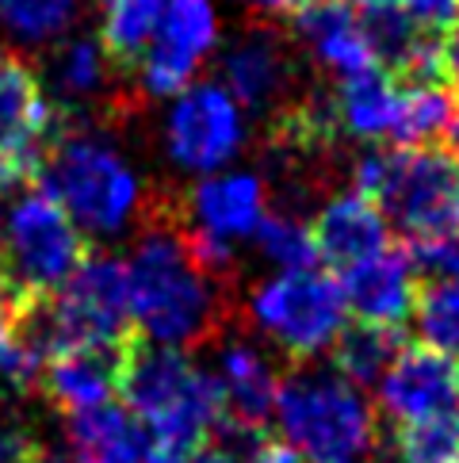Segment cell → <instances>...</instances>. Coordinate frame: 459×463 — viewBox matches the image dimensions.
<instances>
[{"label": "cell", "mask_w": 459, "mask_h": 463, "mask_svg": "<svg viewBox=\"0 0 459 463\" xmlns=\"http://www.w3.org/2000/svg\"><path fill=\"white\" fill-rule=\"evenodd\" d=\"M226 279L211 276L188 245L184 211H150V222L126 260L130 322L165 349H195L219 334Z\"/></svg>", "instance_id": "1"}, {"label": "cell", "mask_w": 459, "mask_h": 463, "mask_svg": "<svg viewBox=\"0 0 459 463\" xmlns=\"http://www.w3.org/2000/svg\"><path fill=\"white\" fill-rule=\"evenodd\" d=\"M119 399L169 463L207 449L222 425L219 379L180 353L130 337L119 356Z\"/></svg>", "instance_id": "2"}, {"label": "cell", "mask_w": 459, "mask_h": 463, "mask_svg": "<svg viewBox=\"0 0 459 463\" xmlns=\"http://www.w3.org/2000/svg\"><path fill=\"white\" fill-rule=\"evenodd\" d=\"M360 195L395 222L406 245L459 238V154L448 146H379L352 165Z\"/></svg>", "instance_id": "3"}, {"label": "cell", "mask_w": 459, "mask_h": 463, "mask_svg": "<svg viewBox=\"0 0 459 463\" xmlns=\"http://www.w3.org/2000/svg\"><path fill=\"white\" fill-rule=\"evenodd\" d=\"M20 334L46 360L80 349L123 353L135 337L126 264L111 253H89L61 291L20 314Z\"/></svg>", "instance_id": "4"}, {"label": "cell", "mask_w": 459, "mask_h": 463, "mask_svg": "<svg viewBox=\"0 0 459 463\" xmlns=\"http://www.w3.org/2000/svg\"><path fill=\"white\" fill-rule=\"evenodd\" d=\"M276 425L310 463H352L375 449V410L364 391L333 368H303L280 379Z\"/></svg>", "instance_id": "5"}, {"label": "cell", "mask_w": 459, "mask_h": 463, "mask_svg": "<svg viewBox=\"0 0 459 463\" xmlns=\"http://www.w3.org/2000/svg\"><path fill=\"white\" fill-rule=\"evenodd\" d=\"M39 180L73 219V226L96 238L123 234L142 207L135 169L89 130H70L46 157Z\"/></svg>", "instance_id": "6"}, {"label": "cell", "mask_w": 459, "mask_h": 463, "mask_svg": "<svg viewBox=\"0 0 459 463\" xmlns=\"http://www.w3.org/2000/svg\"><path fill=\"white\" fill-rule=\"evenodd\" d=\"M5 295L27 310L65 288L89 257L85 238L46 188H27L5 219Z\"/></svg>", "instance_id": "7"}, {"label": "cell", "mask_w": 459, "mask_h": 463, "mask_svg": "<svg viewBox=\"0 0 459 463\" xmlns=\"http://www.w3.org/2000/svg\"><path fill=\"white\" fill-rule=\"evenodd\" d=\"M249 314L284 356L306 364L333 349L344 318H349V303H344L341 279L306 269L265 279L253 291Z\"/></svg>", "instance_id": "8"}, {"label": "cell", "mask_w": 459, "mask_h": 463, "mask_svg": "<svg viewBox=\"0 0 459 463\" xmlns=\"http://www.w3.org/2000/svg\"><path fill=\"white\" fill-rule=\"evenodd\" d=\"M245 142V119L238 100L222 85H188L176 96L165 123L169 157L188 173L215 176Z\"/></svg>", "instance_id": "9"}, {"label": "cell", "mask_w": 459, "mask_h": 463, "mask_svg": "<svg viewBox=\"0 0 459 463\" xmlns=\"http://www.w3.org/2000/svg\"><path fill=\"white\" fill-rule=\"evenodd\" d=\"M219 85L234 96L238 108L268 111L272 119L291 104H299L291 96L295 85V58L287 31L276 24H253L222 51L219 58Z\"/></svg>", "instance_id": "10"}, {"label": "cell", "mask_w": 459, "mask_h": 463, "mask_svg": "<svg viewBox=\"0 0 459 463\" xmlns=\"http://www.w3.org/2000/svg\"><path fill=\"white\" fill-rule=\"evenodd\" d=\"M219 24L207 0H165L157 35L138 65V85L145 96H180L203 58L215 51Z\"/></svg>", "instance_id": "11"}, {"label": "cell", "mask_w": 459, "mask_h": 463, "mask_svg": "<svg viewBox=\"0 0 459 463\" xmlns=\"http://www.w3.org/2000/svg\"><path fill=\"white\" fill-rule=\"evenodd\" d=\"M375 391H379L383 413L395 425L436 418L459 406V364L425 345H406Z\"/></svg>", "instance_id": "12"}, {"label": "cell", "mask_w": 459, "mask_h": 463, "mask_svg": "<svg viewBox=\"0 0 459 463\" xmlns=\"http://www.w3.org/2000/svg\"><path fill=\"white\" fill-rule=\"evenodd\" d=\"M417 264L406 245H387L341 276L344 303L368 326H402L417 299Z\"/></svg>", "instance_id": "13"}, {"label": "cell", "mask_w": 459, "mask_h": 463, "mask_svg": "<svg viewBox=\"0 0 459 463\" xmlns=\"http://www.w3.org/2000/svg\"><path fill=\"white\" fill-rule=\"evenodd\" d=\"M287 20H291V35L337 80L379 70L364 39V27H360V12L349 0H310L306 8L287 15Z\"/></svg>", "instance_id": "14"}, {"label": "cell", "mask_w": 459, "mask_h": 463, "mask_svg": "<svg viewBox=\"0 0 459 463\" xmlns=\"http://www.w3.org/2000/svg\"><path fill=\"white\" fill-rule=\"evenodd\" d=\"M188 222L222 241L253 238L268 219V192L253 173H215L203 176L188 195Z\"/></svg>", "instance_id": "15"}, {"label": "cell", "mask_w": 459, "mask_h": 463, "mask_svg": "<svg viewBox=\"0 0 459 463\" xmlns=\"http://www.w3.org/2000/svg\"><path fill=\"white\" fill-rule=\"evenodd\" d=\"M330 108L341 135L395 146L402 127V108H406V85H398L383 70H368V73L337 80Z\"/></svg>", "instance_id": "16"}, {"label": "cell", "mask_w": 459, "mask_h": 463, "mask_svg": "<svg viewBox=\"0 0 459 463\" xmlns=\"http://www.w3.org/2000/svg\"><path fill=\"white\" fill-rule=\"evenodd\" d=\"M70 463H169L154 449L150 433L130 418L126 406H100L73 413L65 429Z\"/></svg>", "instance_id": "17"}, {"label": "cell", "mask_w": 459, "mask_h": 463, "mask_svg": "<svg viewBox=\"0 0 459 463\" xmlns=\"http://www.w3.org/2000/svg\"><path fill=\"white\" fill-rule=\"evenodd\" d=\"M314 245H318V260L344 272L387 250V219L368 195L344 192L318 211Z\"/></svg>", "instance_id": "18"}, {"label": "cell", "mask_w": 459, "mask_h": 463, "mask_svg": "<svg viewBox=\"0 0 459 463\" xmlns=\"http://www.w3.org/2000/svg\"><path fill=\"white\" fill-rule=\"evenodd\" d=\"M119 356L123 353H100V349L51 356L42 368V391L70 418L73 413L100 410L119 394Z\"/></svg>", "instance_id": "19"}, {"label": "cell", "mask_w": 459, "mask_h": 463, "mask_svg": "<svg viewBox=\"0 0 459 463\" xmlns=\"http://www.w3.org/2000/svg\"><path fill=\"white\" fill-rule=\"evenodd\" d=\"M406 349V334L402 326H368V322H356V326H344L341 337L333 341L330 349V368L337 375H344L352 387L368 391V387H379L383 375L390 372Z\"/></svg>", "instance_id": "20"}, {"label": "cell", "mask_w": 459, "mask_h": 463, "mask_svg": "<svg viewBox=\"0 0 459 463\" xmlns=\"http://www.w3.org/2000/svg\"><path fill=\"white\" fill-rule=\"evenodd\" d=\"M165 0H104L100 46L108 65L119 73H138V65L157 35Z\"/></svg>", "instance_id": "21"}, {"label": "cell", "mask_w": 459, "mask_h": 463, "mask_svg": "<svg viewBox=\"0 0 459 463\" xmlns=\"http://www.w3.org/2000/svg\"><path fill=\"white\" fill-rule=\"evenodd\" d=\"M51 77H54V92H58L54 104L65 108L70 115H77V104H85L92 96L104 92L108 58H104L100 39H89V35L65 39L54 51Z\"/></svg>", "instance_id": "22"}, {"label": "cell", "mask_w": 459, "mask_h": 463, "mask_svg": "<svg viewBox=\"0 0 459 463\" xmlns=\"http://www.w3.org/2000/svg\"><path fill=\"white\" fill-rule=\"evenodd\" d=\"M85 0H0V31L23 46H54L73 35Z\"/></svg>", "instance_id": "23"}, {"label": "cell", "mask_w": 459, "mask_h": 463, "mask_svg": "<svg viewBox=\"0 0 459 463\" xmlns=\"http://www.w3.org/2000/svg\"><path fill=\"white\" fill-rule=\"evenodd\" d=\"M414 326L425 349L459 356V279H429L417 288Z\"/></svg>", "instance_id": "24"}, {"label": "cell", "mask_w": 459, "mask_h": 463, "mask_svg": "<svg viewBox=\"0 0 459 463\" xmlns=\"http://www.w3.org/2000/svg\"><path fill=\"white\" fill-rule=\"evenodd\" d=\"M257 250L265 253L280 272H306L318 264V245H314V230L295 214H268L257 226Z\"/></svg>", "instance_id": "25"}, {"label": "cell", "mask_w": 459, "mask_h": 463, "mask_svg": "<svg viewBox=\"0 0 459 463\" xmlns=\"http://www.w3.org/2000/svg\"><path fill=\"white\" fill-rule=\"evenodd\" d=\"M395 452L402 463H459V410L398 425Z\"/></svg>", "instance_id": "26"}, {"label": "cell", "mask_w": 459, "mask_h": 463, "mask_svg": "<svg viewBox=\"0 0 459 463\" xmlns=\"http://www.w3.org/2000/svg\"><path fill=\"white\" fill-rule=\"evenodd\" d=\"M452 119V92L440 85H406V108L395 146H421L436 135H445Z\"/></svg>", "instance_id": "27"}, {"label": "cell", "mask_w": 459, "mask_h": 463, "mask_svg": "<svg viewBox=\"0 0 459 463\" xmlns=\"http://www.w3.org/2000/svg\"><path fill=\"white\" fill-rule=\"evenodd\" d=\"M417 269L433 279H459V238H436V241H414L406 245Z\"/></svg>", "instance_id": "28"}, {"label": "cell", "mask_w": 459, "mask_h": 463, "mask_svg": "<svg viewBox=\"0 0 459 463\" xmlns=\"http://www.w3.org/2000/svg\"><path fill=\"white\" fill-rule=\"evenodd\" d=\"M0 463H51V449H42L27 429L0 421Z\"/></svg>", "instance_id": "29"}, {"label": "cell", "mask_w": 459, "mask_h": 463, "mask_svg": "<svg viewBox=\"0 0 459 463\" xmlns=\"http://www.w3.org/2000/svg\"><path fill=\"white\" fill-rule=\"evenodd\" d=\"M402 12L414 20L417 27H425L429 35L436 31H448L459 20V0H398Z\"/></svg>", "instance_id": "30"}, {"label": "cell", "mask_w": 459, "mask_h": 463, "mask_svg": "<svg viewBox=\"0 0 459 463\" xmlns=\"http://www.w3.org/2000/svg\"><path fill=\"white\" fill-rule=\"evenodd\" d=\"M440 80H445L452 96L459 100V20L445 31V39H440Z\"/></svg>", "instance_id": "31"}, {"label": "cell", "mask_w": 459, "mask_h": 463, "mask_svg": "<svg viewBox=\"0 0 459 463\" xmlns=\"http://www.w3.org/2000/svg\"><path fill=\"white\" fill-rule=\"evenodd\" d=\"M241 463H303V456L291 449V444L284 440H276V437H265V440H257L249 452L238 456Z\"/></svg>", "instance_id": "32"}, {"label": "cell", "mask_w": 459, "mask_h": 463, "mask_svg": "<svg viewBox=\"0 0 459 463\" xmlns=\"http://www.w3.org/2000/svg\"><path fill=\"white\" fill-rule=\"evenodd\" d=\"M257 5L265 12H272V15H295L299 8H306L310 0H257Z\"/></svg>", "instance_id": "33"}, {"label": "cell", "mask_w": 459, "mask_h": 463, "mask_svg": "<svg viewBox=\"0 0 459 463\" xmlns=\"http://www.w3.org/2000/svg\"><path fill=\"white\" fill-rule=\"evenodd\" d=\"M445 138H448V150L459 154V111H452V119L445 127Z\"/></svg>", "instance_id": "34"}, {"label": "cell", "mask_w": 459, "mask_h": 463, "mask_svg": "<svg viewBox=\"0 0 459 463\" xmlns=\"http://www.w3.org/2000/svg\"><path fill=\"white\" fill-rule=\"evenodd\" d=\"M352 8H383V5H398V0H349Z\"/></svg>", "instance_id": "35"}, {"label": "cell", "mask_w": 459, "mask_h": 463, "mask_svg": "<svg viewBox=\"0 0 459 463\" xmlns=\"http://www.w3.org/2000/svg\"><path fill=\"white\" fill-rule=\"evenodd\" d=\"M0 295H5V238H0Z\"/></svg>", "instance_id": "36"}, {"label": "cell", "mask_w": 459, "mask_h": 463, "mask_svg": "<svg viewBox=\"0 0 459 463\" xmlns=\"http://www.w3.org/2000/svg\"><path fill=\"white\" fill-rule=\"evenodd\" d=\"M100 5H104V0H100Z\"/></svg>", "instance_id": "37"}]
</instances>
